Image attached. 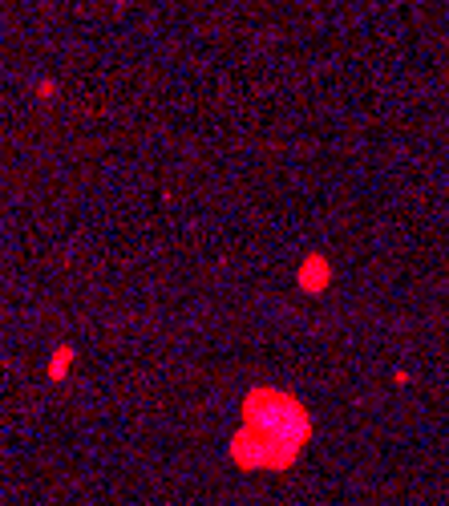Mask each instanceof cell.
<instances>
[{
  "mask_svg": "<svg viewBox=\"0 0 449 506\" xmlns=\"http://www.w3.org/2000/svg\"><path fill=\"white\" fill-rule=\"evenodd\" d=\"M37 98H41V101L57 98V81H53V77H41V81H37Z\"/></svg>",
  "mask_w": 449,
  "mask_h": 506,
  "instance_id": "cell-4",
  "label": "cell"
},
{
  "mask_svg": "<svg viewBox=\"0 0 449 506\" xmlns=\"http://www.w3.org/2000/svg\"><path fill=\"white\" fill-rule=\"evenodd\" d=\"M312 433L308 409L284 389L255 385L243 397V430L231 438V458L247 470H284Z\"/></svg>",
  "mask_w": 449,
  "mask_h": 506,
  "instance_id": "cell-1",
  "label": "cell"
},
{
  "mask_svg": "<svg viewBox=\"0 0 449 506\" xmlns=\"http://www.w3.org/2000/svg\"><path fill=\"white\" fill-rule=\"evenodd\" d=\"M296 284H299L304 291H308V296H320V291H324L328 284H332V264H328V259H324L320 252H312L308 259H304V264H299Z\"/></svg>",
  "mask_w": 449,
  "mask_h": 506,
  "instance_id": "cell-2",
  "label": "cell"
},
{
  "mask_svg": "<svg viewBox=\"0 0 449 506\" xmlns=\"http://www.w3.org/2000/svg\"><path fill=\"white\" fill-rule=\"evenodd\" d=\"M73 361H77L73 344H57V348H53V356H49V365H45L49 381H65V377H69V368H73Z\"/></svg>",
  "mask_w": 449,
  "mask_h": 506,
  "instance_id": "cell-3",
  "label": "cell"
}]
</instances>
